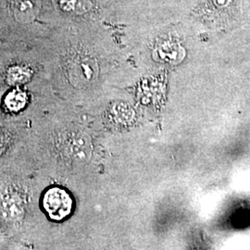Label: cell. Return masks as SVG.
I'll return each mask as SVG.
<instances>
[{
    "label": "cell",
    "mask_w": 250,
    "mask_h": 250,
    "mask_svg": "<svg viewBox=\"0 0 250 250\" xmlns=\"http://www.w3.org/2000/svg\"><path fill=\"white\" fill-rule=\"evenodd\" d=\"M43 204L50 218L61 221L71 213L72 197L62 188H55L45 193Z\"/></svg>",
    "instance_id": "cell-1"
},
{
    "label": "cell",
    "mask_w": 250,
    "mask_h": 250,
    "mask_svg": "<svg viewBox=\"0 0 250 250\" xmlns=\"http://www.w3.org/2000/svg\"><path fill=\"white\" fill-rule=\"evenodd\" d=\"M32 75L33 72L30 68L23 65H15L8 70L6 80L11 85H21L30 80Z\"/></svg>",
    "instance_id": "cell-2"
},
{
    "label": "cell",
    "mask_w": 250,
    "mask_h": 250,
    "mask_svg": "<svg viewBox=\"0 0 250 250\" xmlns=\"http://www.w3.org/2000/svg\"><path fill=\"white\" fill-rule=\"evenodd\" d=\"M27 94L22 90L14 89L9 92L5 99V105L12 112H18L26 106Z\"/></svg>",
    "instance_id": "cell-3"
},
{
    "label": "cell",
    "mask_w": 250,
    "mask_h": 250,
    "mask_svg": "<svg viewBox=\"0 0 250 250\" xmlns=\"http://www.w3.org/2000/svg\"><path fill=\"white\" fill-rule=\"evenodd\" d=\"M37 11V3L36 0H19L15 8L16 17L22 21H29L34 18Z\"/></svg>",
    "instance_id": "cell-4"
}]
</instances>
